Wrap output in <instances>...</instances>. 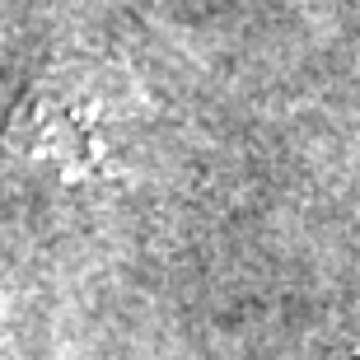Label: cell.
<instances>
[{"mask_svg":"<svg viewBox=\"0 0 360 360\" xmlns=\"http://www.w3.org/2000/svg\"><path fill=\"white\" fill-rule=\"evenodd\" d=\"M10 150L52 187H112L136 150V108L112 70L61 61L19 98Z\"/></svg>","mask_w":360,"mask_h":360,"instance_id":"6da1fadb","label":"cell"},{"mask_svg":"<svg viewBox=\"0 0 360 360\" xmlns=\"http://www.w3.org/2000/svg\"><path fill=\"white\" fill-rule=\"evenodd\" d=\"M239 360H337V356H328L319 347H267V351H248Z\"/></svg>","mask_w":360,"mask_h":360,"instance_id":"7a4b0ae2","label":"cell"}]
</instances>
